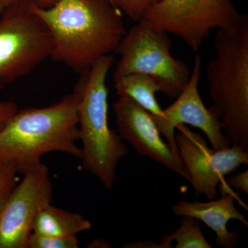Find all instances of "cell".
<instances>
[{"label":"cell","mask_w":248,"mask_h":248,"mask_svg":"<svg viewBox=\"0 0 248 248\" xmlns=\"http://www.w3.org/2000/svg\"><path fill=\"white\" fill-rule=\"evenodd\" d=\"M36 14L53 41L50 58L84 74L99 59L115 52L126 31L122 13L109 0H58Z\"/></svg>","instance_id":"1"},{"label":"cell","mask_w":248,"mask_h":248,"mask_svg":"<svg viewBox=\"0 0 248 248\" xmlns=\"http://www.w3.org/2000/svg\"><path fill=\"white\" fill-rule=\"evenodd\" d=\"M78 104L73 92L48 107L18 110L0 130V164L16 165L24 174L47 153L81 159Z\"/></svg>","instance_id":"2"},{"label":"cell","mask_w":248,"mask_h":248,"mask_svg":"<svg viewBox=\"0 0 248 248\" xmlns=\"http://www.w3.org/2000/svg\"><path fill=\"white\" fill-rule=\"evenodd\" d=\"M215 58L206 67L213 105L231 146L248 152V16L218 29Z\"/></svg>","instance_id":"3"},{"label":"cell","mask_w":248,"mask_h":248,"mask_svg":"<svg viewBox=\"0 0 248 248\" xmlns=\"http://www.w3.org/2000/svg\"><path fill=\"white\" fill-rule=\"evenodd\" d=\"M113 62L111 54L99 59L81 75L74 90L83 167L108 190L113 187L117 166L129 153L120 135L109 127L107 80Z\"/></svg>","instance_id":"4"},{"label":"cell","mask_w":248,"mask_h":248,"mask_svg":"<svg viewBox=\"0 0 248 248\" xmlns=\"http://www.w3.org/2000/svg\"><path fill=\"white\" fill-rule=\"evenodd\" d=\"M33 2L19 0L0 14V89L30 74L51 55L53 39Z\"/></svg>","instance_id":"5"},{"label":"cell","mask_w":248,"mask_h":248,"mask_svg":"<svg viewBox=\"0 0 248 248\" xmlns=\"http://www.w3.org/2000/svg\"><path fill=\"white\" fill-rule=\"evenodd\" d=\"M167 33L156 30L146 21L137 22L125 32L115 53L120 60L114 72V80L141 73L154 78L160 92L176 98L188 82L191 71L187 63L171 54Z\"/></svg>","instance_id":"6"},{"label":"cell","mask_w":248,"mask_h":248,"mask_svg":"<svg viewBox=\"0 0 248 248\" xmlns=\"http://www.w3.org/2000/svg\"><path fill=\"white\" fill-rule=\"evenodd\" d=\"M241 14L232 0H159L142 19L156 30L180 37L197 52L212 31L231 27Z\"/></svg>","instance_id":"7"},{"label":"cell","mask_w":248,"mask_h":248,"mask_svg":"<svg viewBox=\"0 0 248 248\" xmlns=\"http://www.w3.org/2000/svg\"><path fill=\"white\" fill-rule=\"evenodd\" d=\"M53 200L48 166H31L0 208V248H27L37 214Z\"/></svg>","instance_id":"8"},{"label":"cell","mask_w":248,"mask_h":248,"mask_svg":"<svg viewBox=\"0 0 248 248\" xmlns=\"http://www.w3.org/2000/svg\"><path fill=\"white\" fill-rule=\"evenodd\" d=\"M176 129L179 130L175 136L178 152L190 174L195 195L215 200L217 186L225 176L241 165H248V152L234 146L215 150L209 148L203 137L191 131L185 124H179Z\"/></svg>","instance_id":"9"},{"label":"cell","mask_w":248,"mask_h":248,"mask_svg":"<svg viewBox=\"0 0 248 248\" xmlns=\"http://www.w3.org/2000/svg\"><path fill=\"white\" fill-rule=\"evenodd\" d=\"M202 59L197 55L194 60L190 79L177 99L166 108L163 116L154 118L161 136L166 139L171 149L179 155L175 142L176 127L179 124H188L200 129L206 135L213 149L219 150L231 146L222 130L216 116L207 108L199 92V83L202 76Z\"/></svg>","instance_id":"10"},{"label":"cell","mask_w":248,"mask_h":248,"mask_svg":"<svg viewBox=\"0 0 248 248\" xmlns=\"http://www.w3.org/2000/svg\"><path fill=\"white\" fill-rule=\"evenodd\" d=\"M118 134L139 155L154 159L190 182V174L180 156L163 140L151 114L135 101L118 95L113 105Z\"/></svg>","instance_id":"11"},{"label":"cell","mask_w":248,"mask_h":248,"mask_svg":"<svg viewBox=\"0 0 248 248\" xmlns=\"http://www.w3.org/2000/svg\"><path fill=\"white\" fill-rule=\"evenodd\" d=\"M234 200L233 194L226 193L218 200L207 202L181 200L172 205V211L177 217H190L202 221L215 232L217 246L232 248L237 243L239 234L236 231H228V221L236 219L248 226L246 217L235 207Z\"/></svg>","instance_id":"12"},{"label":"cell","mask_w":248,"mask_h":248,"mask_svg":"<svg viewBox=\"0 0 248 248\" xmlns=\"http://www.w3.org/2000/svg\"><path fill=\"white\" fill-rule=\"evenodd\" d=\"M92 224L82 215L47 205L37 214L32 223V232L57 237L77 236L89 231Z\"/></svg>","instance_id":"13"},{"label":"cell","mask_w":248,"mask_h":248,"mask_svg":"<svg viewBox=\"0 0 248 248\" xmlns=\"http://www.w3.org/2000/svg\"><path fill=\"white\" fill-rule=\"evenodd\" d=\"M118 95H125L135 101L154 118L163 116V109L156 99V93L160 92L157 81L151 76L141 73H134L114 80Z\"/></svg>","instance_id":"14"},{"label":"cell","mask_w":248,"mask_h":248,"mask_svg":"<svg viewBox=\"0 0 248 248\" xmlns=\"http://www.w3.org/2000/svg\"><path fill=\"white\" fill-rule=\"evenodd\" d=\"M181 226L172 234L161 238L159 248H211L201 230L199 220L190 217H182Z\"/></svg>","instance_id":"15"},{"label":"cell","mask_w":248,"mask_h":248,"mask_svg":"<svg viewBox=\"0 0 248 248\" xmlns=\"http://www.w3.org/2000/svg\"><path fill=\"white\" fill-rule=\"evenodd\" d=\"M79 241L77 236L57 237L31 233L27 248H78Z\"/></svg>","instance_id":"16"},{"label":"cell","mask_w":248,"mask_h":248,"mask_svg":"<svg viewBox=\"0 0 248 248\" xmlns=\"http://www.w3.org/2000/svg\"><path fill=\"white\" fill-rule=\"evenodd\" d=\"M134 22L141 20L148 9L159 0H109Z\"/></svg>","instance_id":"17"},{"label":"cell","mask_w":248,"mask_h":248,"mask_svg":"<svg viewBox=\"0 0 248 248\" xmlns=\"http://www.w3.org/2000/svg\"><path fill=\"white\" fill-rule=\"evenodd\" d=\"M18 174L16 165L0 164V208L17 184Z\"/></svg>","instance_id":"18"},{"label":"cell","mask_w":248,"mask_h":248,"mask_svg":"<svg viewBox=\"0 0 248 248\" xmlns=\"http://www.w3.org/2000/svg\"><path fill=\"white\" fill-rule=\"evenodd\" d=\"M228 182L240 192L248 194V170L240 172L236 175H232L228 178Z\"/></svg>","instance_id":"19"},{"label":"cell","mask_w":248,"mask_h":248,"mask_svg":"<svg viewBox=\"0 0 248 248\" xmlns=\"http://www.w3.org/2000/svg\"><path fill=\"white\" fill-rule=\"evenodd\" d=\"M17 110V106L14 102H0V130Z\"/></svg>","instance_id":"20"},{"label":"cell","mask_w":248,"mask_h":248,"mask_svg":"<svg viewBox=\"0 0 248 248\" xmlns=\"http://www.w3.org/2000/svg\"><path fill=\"white\" fill-rule=\"evenodd\" d=\"M17 1L19 0H0V12H2L3 10L6 9L9 5L14 4ZM31 1H35L37 4L44 7H49L55 4L58 0H31Z\"/></svg>","instance_id":"21"},{"label":"cell","mask_w":248,"mask_h":248,"mask_svg":"<svg viewBox=\"0 0 248 248\" xmlns=\"http://www.w3.org/2000/svg\"><path fill=\"white\" fill-rule=\"evenodd\" d=\"M112 247V245L108 241H105L103 239H94L93 240L91 244H89L88 248H107Z\"/></svg>","instance_id":"22"},{"label":"cell","mask_w":248,"mask_h":248,"mask_svg":"<svg viewBox=\"0 0 248 248\" xmlns=\"http://www.w3.org/2000/svg\"><path fill=\"white\" fill-rule=\"evenodd\" d=\"M0 14H1V12H0Z\"/></svg>","instance_id":"23"}]
</instances>
